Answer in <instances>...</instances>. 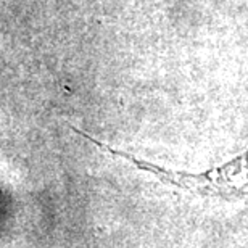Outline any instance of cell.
Masks as SVG:
<instances>
[{
  "instance_id": "cell-1",
  "label": "cell",
  "mask_w": 248,
  "mask_h": 248,
  "mask_svg": "<svg viewBox=\"0 0 248 248\" xmlns=\"http://www.w3.org/2000/svg\"><path fill=\"white\" fill-rule=\"evenodd\" d=\"M71 129L86 140L93 143L100 150L107 152L108 155L121 158L136 166L139 171L148 172L155 176L161 184L179 188V190L192 192L197 195L217 198L224 202H248V150L239 153L232 160L224 165L215 166L203 172H186V171H172L168 168L158 166L155 163L142 160L136 155H131L127 152L118 150L110 147L108 143L98 140V139L89 136L82 129L71 126Z\"/></svg>"
}]
</instances>
